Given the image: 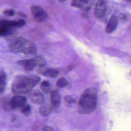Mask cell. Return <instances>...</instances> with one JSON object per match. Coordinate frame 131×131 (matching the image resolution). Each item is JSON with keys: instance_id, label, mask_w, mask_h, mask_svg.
I'll return each mask as SVG.
<instances>
[{"instance_id": "6da1fadb", "label": "cell", "mask_w": 131, "mask_h": 131, "mask_svg": "<svg viewBox=\"0 0 131 131\" xmlns=\"http://www.w3.org/2000/svg\"><path fill=\"white\" fill-rule=\"evenodd\" d=\"M98 96L96 90L92 87L85 89L78 101V112L81 114H89L96 108Z\"/></svg>"}, {"instance_id": "7a4b0ae2", "label": "cell", "mask_w": 131, "mask_h": 131, "mask_svg": "<svg viewBox=\"0 0 131 131\" xmlns=\"http://www.w3.org/2000/svg\"><path fill=\"white\" fill-rule=\"evenodd\" d=\"M33 88L28 77L20 75L15 77L12 84V92L15 94H26L30 92Z\"/></svg>"}, {"instance_id": "3957f363", "label": "cell", "mask_w": 131, "mask_h": 131, "mask_svg": "<svg viewBox=\"0 0 131 131\" xmlns=\"http://www.w3.org/2000/svg\"><path fill=\"white\" fill-rule=\"evenodd\" d=\"M29 40L22 37H16L12 40L9 45V49L13 52H22L27 45Z\"/></svg>"}, {"instance_id": "277c9868", "label": "cell", "mask_w": 131, "mask_h": 131, "mask_svg": "<svg viewBox=\"0 0 131 131\" xmlns=\"http://www.w3.org/2000/svg\"><path fill=\"white\" fill-rule=\"evenodd\" d=\"M30 10L35 20L38 22L42 21L48 16L47 12L41 6L33 5L31 7Z\"/></svg>"}, {"instance_id": "5b68a950", "label": "cell", "mask_w": 131, "mask_h": 131, "mask_svg": "<svg viewBox=\"0 0 131 131\" xmlns=\"http://www.w3.org/2000/svg\"><path fill=\"white\" fill-rule=\"evenodd\" d=\"M15 27L14 21L2 20L0 21V36H5L12 32V28Z\"/></svg>"}, {"instance_id": "8992f818", "label": "cell", "mask_w": 131, "mask_h": 131, "mask_svg": "<svg viewBox=\"0 0 131 131\" xmlns=\"http://www.w3.org/2000/svg\"><path fill=\"white\" fill-rule=\"evenodd\" d=\"M94 0H72L71 5L82 9L83 10H90L94 4Z\"/></svg>"}, {"instance_id": "52a82bcc", "label": "cell", "mask_w": 131, "mask_h": 131, "mask_svg": "<svg viewBox=\"0 0 131 131\" xmlns=\"http://www.w3.org/2000/svg\"><path fill=\"white\" fill-rule=\"evenodd\" d=\"M17 63L21 66V67L25 71L28 72L33 71L37 66L34 57L30 59L19 60L18 61Z\"/></svg>"}, {"instance_id": "ba28073f", "label": "cell", "mask_w": 131, "mask_h": 131, "mask_svg": "<svg viewBox=\"0 0 131 131\" xmlns=\"http://www.w3.org/2000/svg\"><path fill=\"white\" fill-rule=\"evenodd\" d=\"M106 9L105 2L103 0H98L96 4L94 10V15L96 18H100L103 17Z\"/></svg>"}, {"instance_id": "9c48e42d", "label": "cell", "mask_w": 131, "mask_h": 131, "mask_svg": "<svg viewBox=\"0 0 131 131\" xmlns=\"http://www.w3.org/2000/svg\"><path fill=\"white\" fill-rule=\"evenodd\" d=\"M10 102L12 108L18 109L21 107L26 103L27 99L24 96L15 95L11 98Z\"/></svg>"}, {"instance_id": "30bf717a", "label": "cell", "mask_w": 131, "mask_h": 131, "mask_svg": "<svg viewBox=\"0 0 131 131\" xmlns=\"http://www.w3.org/2000/svg\"><path fill=\"white\" fill-rule=\"evenodd\" d=\"M50 99L52 109L57 110L60 104L61 98L59 92L57 90H54L50 92Z\"/></svg>"}, {"instance_id": "8fae6325", "label": "cell", "mask_w": 131, "mask_h": 131, "mask_svg": "<svg viewBox=\"0 0 131 131\" xmlns=\"http://www.w3.org/2000/svg\"><path fill=\"white\" fill-rule=\"evenodd\" d=\"M29 98L30 101L35 104H41L44 102V97L42 93L38 90H35L31 93Z\"/></svg>"}, {"instance_id": "7c38bea8", "label": "cell", "mask_w": 131, "mask_h": 131, "mask_svg": "<svg viewBox=\"0 0 131 131\" xmlns=\"http://www.w3.org/2000/svg\"><path fill=\"white\" fill-rule=\"evenodd\" d=\"M118 24V18L115 15H113L110 19H109L106 28H105V32L107 33H111L113 32L115 29Z\"/></svg>"}, {"instance_id": "4fadbf2b", "label": "cell", "mask_w": 131, "mask_h": 131, "mask_svg": "<svg viewBox=\"0 0 131 131\" xmlns=\"http://www.w3.org/2000/svg\"><path fill=\"white\" fill-rule=\"evenodd\" d=\"M40 70V73L42 75L51 78L57 77L59 72L58 69L54 68H45Z\"/></svg>"}, {"instance_id": "5bb4252c", "label": "cell", "mask_w": 131, "mask_h": 131, "mask_svg": "<svg viewBox=\"0 0 131 131\" xmlns=\"http://www.w3.org/2000/svg\"><path fill=\"white\" fill-rule=\"evenodd\" d=\"M52 111L51 105L48 103H42L39 108V113L42 117L48 116Z\"/></svg>"}, {"instance_id": "9a60e30c", "label": "cell", "mask_w": 131, "mask_h": 131, "mask_svg": "<svg viewBox=\"0 0 131 131\" xmlns=\"http://www.w3.org/2000/svg\"><path fill=\"white\" fill-rule=\"evenodd\" d=\"M40 89L45 94H49L52 91V85L50 81L43 80L40 84Z\"/></svg>"}, {"instance_id": "2e32d148", "label": "cell", "mask_w": 131, "mask_h": 131, "mask_svg": "<svg viewBox=\"0 0 131 131\" xmlns=\"http://www.w3.org/2000/svg\"><path fill=\"white\" fill-rule=\"evenodd\" d=\"M6 75L3 70H0V91H3L6 85Z\"/></svg>"}, {"instance_id": "e0dca14e", "label": "cell", "mask_w": 131, "mask_h": 131, "mask_svg": "<svg viewBox=\"0 0 131 131\" xmlns=\"http://www.w3.org/2000/svg\"><path fill=\"white\" fill-rule=\"evenodd\" d=\"M37 65L40 68H44L46 66V61L44 58L41 55H37L34 57Z\"/></svg>"}, {"instance_id": "ac0fdd59", "label": "cell", "mask_w": 131, "mask_h": 131, "mask_svg": "<svg viewBox=\"0 0 131 131\" xmlns=\"http://www.w3.org/2000/svg\"><path fill=\"white\" fill-rule=\"evenodd\" d=\"M28 78L31 84L33 87H34L36 85H37L40 81V78L36 75H34V74L30 75L28 76Z\"/></svg>"}, {"instance_id": "d6986e66", "label": "cell", "mask_w": 131, "mask_h": 131, "mask_svg": "<svg viewBox=\"0 0 131 131\" xmlns=\"http://www.w3.org/2000/svg\"><path fill=\"white\" fill-rule=\"evenodd\" d=\"M20 112L26 116H29L31 112V108L28 104H25L21 107L20 108Z\"/></svg>"}, {"instance_id": "ffe728a7", "label": "cell", "mask_w": 131, "mask_h": 131, "mask_svg": "<svg viewBox=\"0 0 131 131\" xmlns=\"http://www.w3.org/2000/svg\"><path fill=\"white\" fill-rule=\"evenodd\" d=\"M68 84L67 80L63 77L59 78L56 82V85L57 87L60 88H63L67 86Z\"/></svg>"}, {"instance_id": "44dd1931", "label": "cell", "mask_w": 131, "mask_h": 131, "mask_svg": "<svg viewBox=\"0 0 131 131\" xmlns=\"http://www.w3.org/2000/svg\"><path fill=\"white\" fill-rule=\"evenodd\" d=\"M64 101L70 105L74 104L76 102V98L72 95H67L66 96H65Z\"/></svg>"}, {"instance_id": "7402d4cb", "label": "cell", "mask_w": 131, "mask_h": 131, "mask_svg": "<svg viewBox=\"0 0 131 131\" xmlns=\"http://www.w3.org/2000/svg\"><path fill=\"white\" fill-rule=\"evenodd\" d=\"M26 24V21L22 19H20L17 21H15L14 26L15 27H22Z\"/></svg>"}, {"instance_id": "603a6c76", "label": "cell", "mask_w": 131, "mask_h": 131, "mask_svg": "<svg viewBox=\"0 0 131 131\" xmlns=\"http://www.w3.org/2000/svg\"><path fill=\"white\" fill-rule=\"evenodd\" d=\"M4 13L8 16H13L14 14V11L11 9L6 10L4 11Z\"/></svg>"}, {"instance_id": "cb8c5ba5", "label": "cell", "mask_w": 131, "mask_h": 131, "mask_svg": "<svg viewBox=\"0 0 131 131\" xmlns=\"http://www.w3.org/2000/svg\"><path fill=\"white\" fill-rule=\"evenodd\" d=\"M89 10H83L81 13V15L84 18H88L89 17Z\"/></svg>"}, {"instance_id": "d4e9b609", "label": "cell", "mask_w": 131, "mask_h": 131, "mask_svg": "<svg viewBox=\"0 0 131 131\" xmlns=\"http://www.w3.org/2000/svg\"><path fill=\"white\" fill-rule=\"evenodd\" d=\"M42 130L43 131H47V130H53V128H52L51 127H49L48 126H44L42 128Z\"/></svg>"}, {"instance_id": "484cf974", "label": "cell", "mask_w": 131, "mask_h": 131, "mask_svg": "<svg viewBox=\"0 0 131 131\" xmlns=\"http://www.w3.org/2000/svg\"><path fill=\"white\" fill-rule=\"evenodd\" d=\"M76 66L75 65V64L74 63H72V64H71L70 65H69L68 67H67V70L68 71H70V70H72Z\"/></svg>"}, {"instance_id": "4316f807", "label": "cell", "mask_w": 131, "mask_h": 131, "mask_svg": "<svg viewBox=\"0 0 131 131\" xmlns=\"http://www.w3.org/2000/svg\"><path fill=\"white\" fill-rule=\"evenodd\" d=\"M19 14L20 15H21V16H22L23 17H26V15H25V14H24V13H19Z\"/></svg>"}, {"instance_id": "83f0119b", "label": "cell", "mask_w": 131, "mask_h": 131, "mask_svg": "<svg viewBox=\"0 0 131 131\" xmlns=\"http://www.w3.org/2000/svg\"><path fill=\"white\" fill-rule=\"evenodd\" d=\"M59 2H64V1H67V0H59Z\"/></svg>"}]
</instances>
